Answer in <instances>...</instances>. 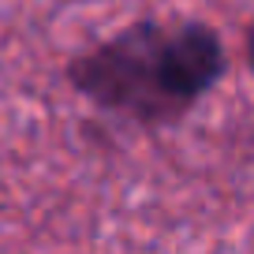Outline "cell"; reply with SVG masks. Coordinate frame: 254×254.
<instances>
[{
    "instance_id": "2",
    "label": "cell",
    "mask_w": 254,
    "mask_h": 254,
    "mask_svg": "<svg viewBox=\"0 0 254 254\" xmlns=\"http://www.w3.org/2000/svg\"><path fill=\"white\" fill-rule=\"evenodd\" d=\"M221 71V41L206 26L161 30V75L180 109H187Z\"/></svg>"
},
{
    "instance_id": "1",
    "label": "cell",
    "mask_w": 254,
    "mask_h": 254,
    "mask_svg": "<svg viewBox=\"0 0 254 254\" xmlns=\"http://www.w3.org/2000/svg\"><path fill=\"white\" fill-rule=\"evenodd\" d=\"M71 79L105 109L131 112L138 120L180 112L161 75V26H135L116 41L94 49L71 67Z\"/></svg>"
},
{
    "instance_id": "3",
    "label": "cell",
    "mask_w": 254,
    "mask_h": 254,
    "mask_svg": "<svg viewBox=\"0 0 254 254\" xmlns=\"http://www.w3.org/2000/svg\"><path fill=\"white\" fill-rule=\"evenodd\" d=\"M251 60H254V38H251Z\"/></svg>"
}]
</instances>
